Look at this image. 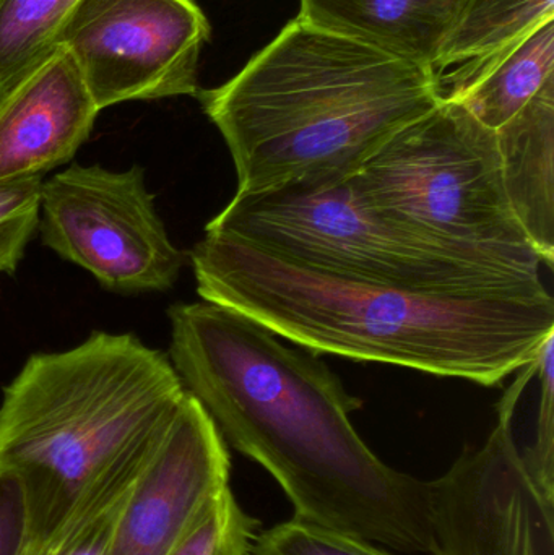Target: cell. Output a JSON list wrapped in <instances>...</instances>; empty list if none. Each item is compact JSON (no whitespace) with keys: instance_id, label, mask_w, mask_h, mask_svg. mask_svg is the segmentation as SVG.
Masks as SVG:
<instances>
[{"instance_id":"obj_3","label":"cell","mask_w":554,"mask_h":555,"mask_svg":"<svg viewBox=\"0 0 554 555\" xmlns=\"http://www.w3.org/2000/svg\"><path fill=\"white\" fill-rule=\"evenodd\" d=\"M237 195L353 178L441 100L431 70L296 18L227 83L202 91Z\"/></svg>"},{"instance_id":"obj_17","label":"cell","mask_w":554,"mask_h":555,"mask_svg":"<svg viewBox=\"0 0 554 555\" xmlns=\"http://www.w3.org/2000/svg\"><path fill=\"white\" fill-rule=\"evenodd\" d=\"M153 446L90 489L61 528L31 555H107L127 495Z\"/></svg>"},{"instance_id":"obj_8","label":"cell","mask_w":554,"mask_h":555,"mask_svg":"<svg viewBox=\"0 0 554 555\" xmlns=\"http://www.w3.org/2000/svg\"><path fill=\"white\" fill-rule=\"evenodd\" d=\"M210 35L192 0H80L59 46L74 59L98 109L198 93Z\"/></svg>"},{"instance_id":"obj_2","label":"cell","mask_w":554,"mask_h":555,"mask_svg":"<svg viewBox=\"0 0 554 555\" xmlns=\"http://www.w3.org/2000/svg\"><path fill=\"white\" fill-rule=\"evenodd\" d=\"M197 293L309 351L497 387L554 333L545 286L418 291L308 269L227 234L192 249Z\"/></svg>"},{"instance_id":"obj_13","label":"cell","mask_w":554,"mask_h":555,"mask_svg":"<svg viewBox=\"0 0 554 555\" xmlns=\"http://www.w3.org/2000/svg\"><path fill=\"white\" fill-rule=\"evenodd\" d=\"M511 207L543 266L554 263V77L494 130Z\"/></svg>"},{"instance_id":"obj_16","label":"cell","mask_w":554,"mask_h":555,"mask_svg":"<svg viewBox=\"0 0 554 555\" xmlns=\"http://www.w3.org/2000/svg\"><path fill=\"white\" fill-rule=\"evenodd\" d=\"M80 0H0V96L55 49Z\"/></svg>"},{"instance_id":"obj_6","label":"cell","mask_w":554,"mask_h":555,"mask_svg":"<svg viewBox=\"0 0 554 555\" xmlns=\"http://www.w3.org/2000/svg\"><path fill=\"white\" fill-rule=\"evenodd\" d=\"M351 182L403 223L542 263L507 198L497 132L461 103L441 101L403 127Z\"/></svg>"},{"instance_id":"obj_15","label":"cell","mask_w":554,"mask_h":555,"mask_svg":"<svg viewBox=\"0 0 554 555\" xmlns=\"http://www.w3.org/2000/svg\"><path fill=\"white\" fill-rule=\"evenodd\" d=\"M554 77V18L527 36L501 64L455 100L478 122L498 130Z\"/></svg>"},{"instance_id":"obj_9","label":"cell","mask_w":554,"mask_h":555,"mask_svg":"<svg viewBox=\"0 0 554 555\" xmlns=\"http://www.w3.org/2000/svg\"><path fill=\"white\" fill-rule=\"evenodd\" d=\"M536 374L537 362L520 369L487 442L428 482L429 554L554 555V504L527 473L513 430L517 401Z\"/></svg>"},{"instance_id":"obj_21","label":"cell","mask_w":554,"mask_h":555,"mask_svg":"<svg viewBox=\"0 0 554 555\" xmlns=\"http://www.w3.org/2000/svg\"><path fill=\"white\" fill-rule=\"evenodd\" d=\"M554 333L546 336L537 356V375L542 385L532 446L520 450L524 466L546 501L554 504Z\"/></svg>"},{"instance_id":"obj_4","label":"cell","mask_w":554,"mask_h":555,"mask_svg":"<svg viewBox=\"0 0 554 555\" xmlns=\"http://www.w3.org/2000/svg\"><path fill=\"white\" fill-rule=\"evenodd\" d=\"M185 388L168 356L130 333L94 332L33 354L3 388L0 472L16 476L38 551L78 502L168 426Z\"/></svg>"},{"instance_id":"obj_19","label":"cell","mask_w":554,"mask_h":555,"mask_svg":"<svg viewBox=\"0 0 554 555\" xmlns=\"http://www.w3.org/2000/svg\"><path fill=\"white\" fill-rule=\"evenodd\" d=\"M249 555H390L370 541L319 527L311 521L293 520L260 530Z\"/></svg>"},{"instance_id":"obj_18","label":"cell","mask_w":554,"mask_h":555,"mask_svg":"<svg viewBox=\"0 0 554 555\" xmlns=\"http://www.w3.org/2000/svg\"><path fill=\"white\" fill-rule=\"evenodd\" d=\"M259 531L260 521L246 514L227 488L205 507L168 555H249Z\"/></svg>"},{"instance_id":"obj_10","label":"cell","mask_w":554,"mask_h":555,"mask_svg":"<svg viewBox=\"0 0 554 555\" xmlns=\"http://www.w3.org/2000/svg\"><path fill=\"white\" fill-rule=\"evenodd\" d=\"M230 473L227 442L185 390L127 495L107 555H168L205 507L230 488Z\"/></svg>"},{"instance_id":"obj_14","label":"cell","mask_w":554,"mask_h":555,"mask_svg":"<svg viewBox=\"0 0 554 555\" xmlns=\"http://www.w3.org/2000/svg\"><path fill=\"white\" fill-rule=\"evenodd\" d=\"M553 18L554 0H471L429 67L439 100H458Z\"/></svg>"},{"instance_id":"obj_1","label":"cell","mask_w":554,"mask_h":555,"mask_svg":"<svg viewBox=\"0 0 554 555\" xmlns=\"http://www.w3.org/2000/svg\"><path fill=\"white\" fill-rule=\"evenodd\" d=\"M169 361L224 442L279 482L298 520L405 554L431 553L428 482L355 430L361 401L311 352L218 304H176Z\"/></svg>"},{"instance_id":"obj_11","label":"cell","mask_w":554,"mask_h":555,"mask_svg":"<svg viewBox=\"0 0 554 555\" xmlns=\"http://www.w3.org/2000/svg\"><path fill=\"white\" fill-rule=\"evenodd\" d=\"M98 113L74 59L59 46L0 96V182L67 165L90 137Z\"/></svg>"},{"instance_id":"obj_22","label":"cell","mask_w":554,"mask_h":555,"mask_svg":"<svg viewBox=\"0 0 554 555\" xmlns=\"http://www.w3.org/2000/svg\"><path fill=\"white\" fill-rule=\"evenodd\" d=\"M29 514L25 491L16 476L0 472V555H26Z\"/></svg>"},{"instance_id":"obj_7","label":"cell","mask_w":554,"mask_h":555,"mask_svg":"<svg viewBox=\"0 0 554 555\" xmlns=\"http://www.w3.org/2000/svg\"><path fill=\"white\" fill-rule=\"evenodd\" d=\"M39 230L46 247L113 293L171 289L184 266L140 166L72 165L42 182Z\"/></svg>"},{"instance_id":"obj_20","label":"cell","mask_w":554,"mask_h":555,"mask_svg":"<svg viewBox=\"0 0 554 555\" xmlns=\"http://www.w3.org/2000/svg\"><path fill=\"white\" fill-rule=\"evenodd\" d=\"M42 176L0 182V273L12 275L41 221Z\"/></svg>"},{"instance_id":"obj_5","label":"cell","mask_w":554,"mask_h":555,"mask_svg":"<svg viewBox=\"0 0 554 555\" xmlns=\"http://www.w3.org/2000/svg\"><path fill=\"white\" fill-rule=\"evenodd\" d=\"M205 231L332 275L418 291L545 286L542 263L436 236L368 204L351 179L234 195Z\"/></svg>"},{"instance_id":"obj_12","label":"cell","mask_w":554,"mask_h":555,"mask_svg":"<svg viewBox=\"0 0 554 555\" xmlns=\"http://www.w3.org/2000/svg\"><path fill=\"white\" fill-rule=\"evenodd\" d=\"M471 0H301L299 18L431 67Z\"/></svg>"}]
</instances>
